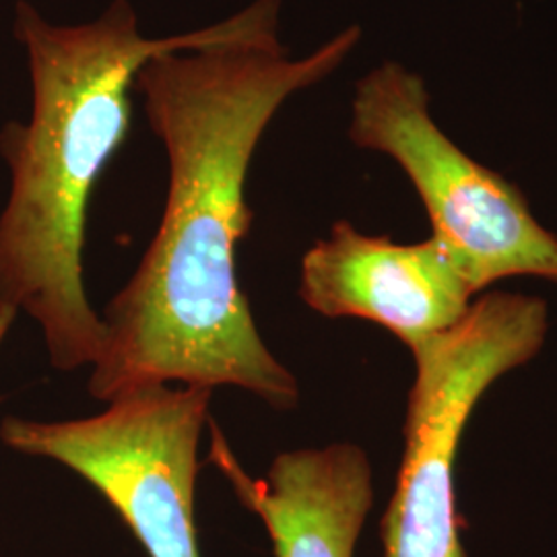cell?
Wrapping results in <instances>:
<instances>
[{"instance_id":"cell-1","label":"cell","mask_w":557,"mask_h":557,"mask_svg":"<svg viewBox=\"0 0 557 557\" xmlns=\"http://www.w3.org/2000/svg\"><path fill=\"white\" fill-rule=\"evenodd\" d=\"M283 0H255L218 40L147 60L135 77L170 182L160 227L131 281L106 306L89 393L236 386L292 409L298 380L278 361L239 289L236 248L252 225L246 178L283 103L331 77L361 40L351 25L292 59L278 40Z\"/></svg>"},{"instance_id":"cell-2","label":"cell","mask_w":557,"mask_h":557,"mask_svg":"<svg viewBox=\"0 0 557 557\" xmlns=\"http://www.w3.org/2000/svg\"><path fill=\"white\" fill-rule=\"evenodd\" d=\"M225 21L170 38H145L128 0L98 20L54 25L17 2L34 106L27 124L0 131L11 193L0 215V310H25L41 326L57 370L94 366L103 324L83 287L87 207L101 172L128 137L131 91L140 66L161 52L218 40Z\"/></svg>"},{"instance_id":"cell-3","label":"cell","mask_w":557,"mask_h":557,"mask_svg":"<svg viewBox=\"0 0 557 557\" xmlns=\"http://www.w3.org/2000/svg\"><path fill=\"white\" fill-rule=\"evenodd\" d=\"M547 329L543 298L494 292L450 329L409 347L416 382L397 487L382 522L384 557H467L455 494L465 425L487 388L537 356Z\"/></svg>"},{"instance_id":"cell-4","label":"cell","mask_w":557,"mask_h":557,"mask_svg":"<svg viewBox=\"0 0 557 557\" xmlns=\"http://www.w3.org/2000/svg\"><path fill=\"white\" fill-rule=\"evenodd\" d=\"M349 139L397 161L423 202L434 238L465 262L479 292L499 278L557 283V238L512 182L469 158L432 116L425 81L382 62L356 85Z\"/></svg>"},{"instance_id":"cell-5","label":"cell","mask_w":557,"mask_h":557,"mask_svg":"<svg viewBox=\"0 0 557 557\" xmlns=\"http://www.w3.org/2000/svg\"><path fill=\"white\" fill-rule=\"evenodd\" d=\"M211 397L207 386L151 384L110 400L96 418H7L0 440L94 485L149 557H200L195 485Z\"/></svg>"},{"instance_id":"cell-6","label":"cell","mask_w":557,"mask_h":557,"mask_svg":"<svg viewBox=\"0 0 557 557\" xmlns=\"http://www.w3.org/2000/svg\"><path fill=\"white\" fill-rule=\"evenodd\" d=\"M478 285L438 238L398 244L337 221L301 259L299 296L326 319L376 322L407 347L467 314Z\"/></svg>"},{"instance_id":"cell-7","label":"cell","mask_w":557,"mask_h":557,"mask_svg":"<svg viewBox=\"0 0 557 557\" xmlns=\"http://www.w3.org/2000/svg\"><path fill=\"white\" fill-rule=\"evenodd\" d=\"M211 462L264 522L277 557H354L374 504L372 465L356 444L281 453L264 478H250L218 425Z\"/></svg>"}]
</instances>
